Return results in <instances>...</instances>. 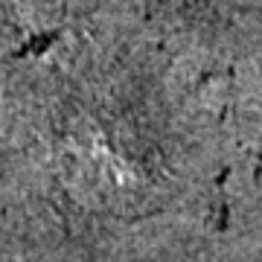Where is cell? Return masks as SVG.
<instances>
[{
    "label": "cell",
    "instance_id": "cell-1",
    "mask_svg": "<svg viewBox=\"0 0 262 262\" xmlns=\"http://www.w3.org/2000/svg\"><path fill=\"white\" fill-rule=\"evenodd\" d=\"M61 3L64 0H0V9L18 24H32V27H44L53 18L61 15Z\"/></svg>",
    "mask_w": 262,
    "mask_h": 262
}]
</instances>
